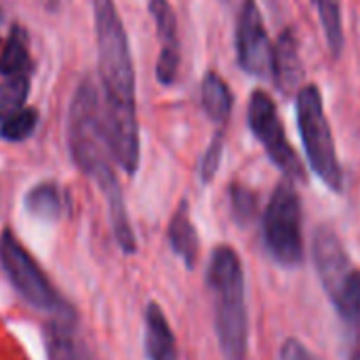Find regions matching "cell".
I'll return each mask as SVG.
<instances>
[{
  "instance_id": "5",
  "label": "cell",
  "mask_w": 360,
  "mask_h": 360,
  "mask_svg": "<svg viewBox=\"0 0 360 360\" xmlns=\"http://www.w3.org/2000/svg\"><path fill=\"white\" fill-rule=\"evenodd\" d=\"M297 129L312 173L333 192L344 190V171L338 158L331 124L325 114L323 93L316 84H304L295 95Z\"/></svg>"
},
{
  "instance_id": "16",
  "label": "cell",
  "mask_w": 360,
  "mask_h": 360,
  "mask_svg": "<svg viewBox=\"0 0 360 360\" xmlns=\"http://www.w3.org/2000/svg\"><path fill=\"white\" fill-rule=\"evenodd\" d=\"M25 211L42 221H55L63 213V196L57 184L42 181L25 194Z\"/></svg>"
},
{
  "instance_id": "4",
  "label": "cell",
  "mask_w": 360,
  "mask_h": 360,
  "mask_svg": "<svg viewBox=\"0 0 360 360\" xmlns=\"http://www.w3.org/2000/svg\"><path fill=\"white\" fill-rule=\"evenodd\" d=\"M312 259L325 293L340 319L350 327H360V268H356L331 226H319L312 236Z\"/></svg>"
},
{
  "instance_id": "9",
  "label": "cell",
  "mask_w": 360,
  "mask_h": 360,
  "mask_svg": "<svg viewBox=\"0 0 360 360\" xmlns=\"http://www.w3.org/2000/svg\"><path fill=\"white\" fill-rule=\"evenodd\" d=\"M274 44L270 42L257 0H243L236 21V61L238 68L255 78L272 76Z\"/></svg>"
},
{
  "instance_id": "23",
  "label": "cell",
  "mask_w": 360,
  "mask_h": 360,
  "mask_svg": "<svg viewBox=\"0 0 360 360\" xmlns=\"http://www.w3.org/2000/svg\"><path fill=\"white\" fill-rule=\"evenodd\" d=\"M281 360H316V356L300 342V340H287L281 348Z\"/></svg>"
},
{
  "instance_id": "2",
  "label": "cell",
  "mask_w": 360,
  "mask_h": 360,
  "mask_svg": "<svg viewBox=\"0 0 360 360\" xmlns=\"http://www.w3.org/2000/svg\"><path fill=\"white\" fill-rule=\"evenodd\" d=\"M207 287L213 300V319L224 360H247L249 312L245 272L238 253L230 245L213 249L207 268Z\"/></svg>"
},
{
  "instance_id": "11",
  "label": "cell",
  "mask_w": 360,
  "mask_h": 360,
  "mask_svg": "<svg viewBox=\"0 0 360 360\" xmlns=\"http://www.w3.org/2000/svg\"><path fill=\"white\" fill-rule=\"evenodd\" d=\"M304 78L302 57H300V44L297 36L291 30H285L276 42H274V55H272V80L278 86L281 93L293 95V91H300V82Z\"/></svg>"
},
{
  "instance_id": "7",
  "label": "cell",
  "mask_w": 360,
  "mask_h": 360,
  "mask_svg": "<svg viewBox=\"0 0 360 360\" xmlns=\"http://www.w3.org/2000/svg\"><path fill=\"white\" fill-rule=\"evenodd\" d=\"M0 266L8 276L11 285L19 291V295L30 306L55 316L74 312L59 297L49 276L42 272V268L36 264V259L25 251V247L11 230H4L0 234Z\"/></svg>"
},
{
  "instance_id": "3",
  "label": "cell",
  "mask_w": 360,
  "mask_h": 360,
  "mask_svg": "<svg viewBox=\"0 0 360 360\" xmlns=\"http://www.w3.org/2000/svg\"><path fill=\"white\" fill-rule=\"evenodd\" d=\"M68 146L76 167L95 184L114 175V158L101 116V95L91 78H84L72 97L68 110Z\"/></svg>"
},
{
  "instance_id": "24",
  "label": "cell",
  "mask_w": 360,
  "mask_h": 360,
  "mask_svg": "<svg viewBox=\"0 0 360 360\" xmlns=\"http://www.w3.org/2000/svg\"><path fill=\"white\" fill-rule=\"evenodd\" d=\"M350 360H360V350L359 352H354V354H352V359Z\"/></svg>"
},
{
  "instance_id": "17",
  "label": "cell",
  "mask_w": 360,
  "mask_h": 360,
  "mask_svg": "<svg viewBox=\"0 0 360 360\" xmlns=\"http://www.w3.org/2000/svg\"><path fill=\"white\" fill-rule=\"evenodd\" d=\"M27 72H30L27 36L19 25H15L0 55V74L4 78H19V76H27Z\"/></svg>"
},
{
  "instance_id": "10",
  "label": "cell",
  "mask_w": 360,
  "mask_h": 360,
  "mask_svg": "<svg viewBox=\"0 0 360 360\" xmlns=\"http://www.w3.org/2000/svg\"><path fill=\"white\" fill-rule=\"evenodd\" d=\"M148 11L156 25V36L160 42V53L156 61V78L160 84L171 86L177 80L179 65H181V42H179V27L177 15L169 0H150Z\"/></svg>"
},
{
  "instance_id": "8",
  "label": "cell",
  "mask_w": 360,
  "mask_h": 360,
  "mask_svg": "<svg viewBox=\"0 0 360 360\" xmlns=\"http://www.w3.org/2000/svg\"><path fill=\"white\" fill-rule=\"evenodd\" d=\"M247 122L255 139L264 146L268 158L283 171V175L291 181H304L306 179L304 165L297 152L293 150V146L289 143L274 99L264 89L251 93L249 108H247Z\"/></svg>"
},
{
  "instance_id": "21",
  "label": "cell",
  "mask_w": 360,
  "mask_h": 360,
  "mask_svg": "<svg viewBox=\"0 0 360 360\" xmlns=\"http://www.w3.org/2000/svg\"><path fill=\"white\" fill-rule=\"evenodd\" d=\"M27 93H30L27 76L6 78V82L0 84V120L11 116L15 110L23 108Z\"/></svg>"
},
{
  "instance_id": "12",
  "label": "cell",
  "mask_w": 360,
  "mask_h": 360,
  "mask_svg": "<svg viewBox=\"0 0 360 360\" xmlns=\"http://www.w3.org/2000/svg\"><path fill=\"white\" fill-rule=\"evenodd\" d=\"M146 354L148 360H179L171 325L158 304L146 308Z\"/></svg>"
},
{
  "instance_id": "19",
  "label": "cell",
  "mask_w": 360,
  "mask_h": 360,
  "mask_svg": "<svg viewBox=\"0 0 360 360\" xmlns=\"http://www.w3.org/2000/svg\"><path fill=\"white\" fill-rule=\"evenodd\" d=\"M36 124H38V112L34 108L23 105L0 122V137L6 141H23L36 131Z\"/></svg>"
},
{
  "instance_id": "22",
  "label": "cell",
  "mask_w": 360,
  "mask_h": 360,
  "mask_svg": "<svg viewBox=\"0 0 360 360\" xmlns=\"http://www.w3.org/2000/svg\"><path fill=\"white\" fill-rule=\"evenodd\" d=\"M224 139H226L224 129H217V131L213 133L211 141H209V148H207V152H205V156H202V160H200V179H202V184H211V181L215 179L219 167H221V158H224Z\"/></svg>"
},
{
  "instance_id": "6",
  "label": "cell",
  "mask_w": 360,
  "mask_h": 360,
  "mask_svg": "<svg viewBox=\"0 0 360 360\" xmlns=\"http://www.w3.org/2000/svg\"><path fill=\"white\" fill-rule=\"evenodd\" d=\"M262 238L270 257L283 268L304 262L302 200L291 181H281L262 215Z\"/></svg>"
},
{
  "instance_id": "25",
  "label": "cell",
  "mask_w": 360,
  "mask_h": 360,
  "mask_svg": "<svg viewBox=\"0 0 360 360\" xmlns=\"http://www.w3.org/2000/svg\"><path fill=\"white\" fill-rule=\"evenodd\" d=\"M221 2H228V0H221Z\"/></svg>"
},
{
  "instance_id": "18",
  "label": "cell",
  "mask_w": 360,
  "mask_h": 360,
  "mask_svg": "<svg viewBox=\"0 0 360 360\" xmlns=\"http://www.w3.org/2000/svg\"><path fill=\"white\" fill-rule=\"evenodd\" d=\"M323 32L325 40L333 53V57H340L344 51V23H342V0H312Z\"/></svg>"
},
{
  "instance_id": "20",
  "label": "cell",
  "mask_w": 360,
  "mask_h": 360,
  "mask_svg": "<svg viewBox=\"0 0 360 360\" xmlns=\"http://www.w3.org/2000/svg\"><path fill=\"white\" fill-rule=\"evenodd\" d=\"M230 207H232V215L240 226H249L251 221L257 219L259 213V200L257 194L245 186L234 184L230 188Z\"/></svg>"
},
{
  "instance_id": "14",
  "label": "cell",
  "mask_w": 360,
  "mask_h": 360,
  "mask_svg": "<svg viewBox=\"0 0 360 360\" xmlns=\"http://www.w3.org/2000/svg\"><path fill=\"white\" fill-rule=\"evenodd\" d=\"M76 314L57 316L46 333V356L49 360H86L84 348L76 338Z\"/></svg>"
},
{
  "instance_id": "13",
  "label": "cell",
  "mask_w": 360,
  "mask_h": 360,
  "mask_svg": "<svg viewBox=\"0 0 360 360\" xmlns=\"http://www.w3.org/2000/svg\"><path fill=\"white\" fill-rule=\"evenodd\" d=\"M169 245H171L173 253L184 259L188 270H192L196 266L200 243H198V234H196V228L192 224L190 209H188L186 200L179 202L177 211L171 217V224H169Z\"/></svg>"
},
{
  "instance_id": "15",
  "label": "cell",
  "mask_w": 360,
  "mask_h": 360,
  "mask_svg": "<svg viewBox=\"0 0 360 360\" xmlns=\"http://www.w3.org/2000/svg\"><path fill=\"white\" fill-rule=\"evenodd\" d=\"M232 91L228 82L217 72H207L200 86V103L211 122L217 124V129H224L228 124V118L232 114Z\"/></svg>"
},
{
  "instance_id": "1",
  "label": "cell",
  "mask_w": 360,
  "mask_h": 360,
  "mask_svg": "<svg viewBox=\"0 0 360 360\" xmlns=\"http://www.w3.org/2000/svg\"><path fill=\"white\" fill-rule=\"evenodd\" d=\"M93 21L108 146L114 162L127 175H135L139 167V124L129 36L114 0H93Z\"/></svg>"
}]
</instances>
